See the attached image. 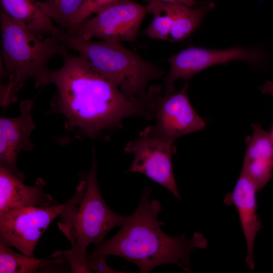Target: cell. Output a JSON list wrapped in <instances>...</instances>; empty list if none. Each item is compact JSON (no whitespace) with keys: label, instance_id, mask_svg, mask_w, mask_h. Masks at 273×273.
Here are the masks:
<instances>
[{"label":"cell","instance_id":"4","mask_svg":"<svg viewBox=\"0 0 273 273\" xmlns=\"http://www.w3.org/2000/svg\"><path fill=\"white\" fill-rule=\"evenodd\" d=\"M67 46L82 55L98 71L116 84L127 97L151 103L148 84L164 72L135 51L115 41L84 40L63 31L58 35Z\"/></svg>","mask_w":273,"mask_h":273},{"label":"cell","instance_id":"5","mask_svg":"<svg viewBox=\"0 0 273 273\" xmlns=\"http://www.w3.org/2000/svg\"><path fill=\"white\" fill-rule=\"evenodd\" d=\"M97 162L94 153L90 171L79 174L86 182L84 195L80 202L64 211L60 221L69 226L81 251L90 244L99 245L113 228L121 225L127 215L113 212L104 201L97 178Z\"/></svg>","mask_w":273,"mask_h":273},{"label":"cell","instance_id":"17","mask_svg":"<svg viewBox=\"0 0 273 273\" xmlns=\"http://www.w3.org/2000/svg\"><path fill=\"white\" fill-rule=\"evenodd\" d=\"M66 261V258L58 251L47 258L37 259L16 252L0 243V273L36 272L41 268L62 264Z\"/></svg>","mask_w":273,"mask_h":273},{"label":"cell","instance_id":"6","mask_svg":"<svg viewBox=\"0 0 273 273\" xmlns=\"http://www.w3.org/2000/svg\"><path fill=\"white\" fill-rule=\"evenodd\" d=\"M74 194L62 204L16 208L0 213V243L34 256L40 237L52 221L66 209L78 204L86 188L81 178Z\"/></svg>","mask_w":273,"mask_h":273},{"label":"cell","instance_id":"8","mask_svg":"<svg viewBox=\"0 0 273 273\" xmlns=\"http://www.w3.org/2000/svg\"><path fill=\"white\" fill-rule=\"evenodd\" d=\"M124 152L134 157L127 172L145 175L180 199L172 164V155L176 152L174 142L159 135L152 125L148 126L126 144Z\"/></svg>","mask_w":273,"mask_h":273},{"label":"cell","instance_id":"1","mask_svg":"<svg viewBox=\"0 0 273 273\" xmlns=\"http://www.w3.org/2000/svg\"><path fill=\"white\" fill-rule=\"evenodd\" d=\"M62 57V67L50 71L49 83L57 88L51 104L65 117L68 128L93 138L129 117L153 118L149 104L127 97L82 55L67 52Z\"/></svg>","mask_w":273,"mask_h":273},{"label":"cell","instance_id":"18","mask_svg":"<svg viewBox=\"0 0 273 273\" xmlns=\"http://www.w3.org/2000/svg\"><path fill=\"white\" fill-rule=\"evenodd\" d=\"M145 1L147 3L148 13L152 14L153 18L144 30V35L152 39L168 40L172 20L165 10L163 2L159 0Z\"/></svg>","mask_w":273,"mask_h":273},{"label":"cell","instance_id":"19","mask_svg":"<svg viewBox=\"0 0 273 273\" xmlns=\"http://www.w3.org/2000/svg\"><path fill=\"white\" fill-rule=\"evenodd\" d=\"M84 0H46L37 4L52 19L67 28Z\"/></svg>","mask_w":273,"mask_h":273},{"label":"cell","instance_id":"10","mask_svg":"<svg viewBox=\"0 0 273 273\" xmlns=\"http://www.w3.org/2000/svg\"><path fill=\"white\" fill-rule=\"evenodd\" d=\"M188 81L181 89L162 93L161 88L153 86L154 130L162 137L174 141L180 136L205 129L206 123L193 107L187 94Z\"/></svg>","mask_w":273,"mask_h":273},{"label":"cell","instance_id":"25","mask_svg":"<svg viewBox=\"0 0 273 273\" xmlns=\"http://www.w3.org/2000/svg\"><path fill=\"white\" fill-rule=\"evenodd\" d=\"M270 133L271 134V138H272V141H273V125H272V127L271 128V130Z\"/></svg>","mask_w":273,"mask_h":273},{"label":"cell","instance_id":"16","mask_svg":"<svg viewBox=\"0 0 273 273\" xmlns=\"http://www.w3.org/2000/svg\"><path fill=\"white\" fill-rule=\"evenodd\" d=\"M162 2L172 20L168 39L172 42H181L190 36L215 6L214 3L210 0L201 2L196 7Z\"/></svg>","mask_w":273,"mask_h":273},{"label":"cell","instance_id":"2","mask_svg":"<svg viewBox=\"0 0 273 273\" xmlns=\"http://www.w3.org/2000/svg\"><path fill=\"white\" fill-rule=\"evenodd\" d=\"M151 192V187L143 190L133 213L127 216L112 238L104 240L87 254L88 260L114 255L135 264L141 273L150 272L165 264H175L191 272L190 253L197 248H205L207 241L199 232H195L190 240L185 235L174 237L165 234L161 229L164 223L157 218L161 203L158 200H150Z\"/></svg>","mask_w":273,"mask_h":273},{"label":"cell","instance_id":"21","mask_svg":"<svg viewBox=\"0 0 273 273\" xmlns=\"http://www.w3.org/2000/svg\"><path fill=\"white\" fill-rule=\"evenodd\" d=\"M117 1L118 0H84L80 9L71 20L70 24L67 28L81 23L84 21L88 19V18L93 14H97Z\"/></svg>","mask_w":273,"mask_h":273},{"label":"cell","instance_id":"3","mask_svg":"<svg viewBox=\"0 0 273 273\" xmlns=\"http://www.w3.org/2000/svg\"><path fill=\"white\" fill-rule=\"evenodd\" d=\"M1 32V105L17 100L25 81L32 79L36 88L49 83L48 65L55 56L62 55L69 48L56 35L41 39L20 22L0 10Z\"/></svg>","mask_w":273,"mask_h":273},{"label":"cell","instance_id":"23","mask_svg":"<svg viewBox=\"0 0 273 273\" xmlns=\"http://www.w3.org/2000/svg\"><path fill=\"white\" fill-rule=\"evenodd\" d=\"M161 2L170 3L183 5L189 7H196L198 6L200 2L196 0H159Z\"/></svg>","mask_w":273,"mask_h":273},{"label":"cell","instance_id":"9","mask_svg":"<svg viewBox=\"0 0 273 273\" xmlns=\"http://www.w3.org/2000/svg\"><path fill=\"white\" fill-rule=\"evenodd\" d=\"M265 59L263 53L256 49L240 47L224 49L188 47L168 59L170 68L164 79V93L174 92V83L176 80L183 78L188 81L195 74L210 67L235 61L256 65L262 63Z\"/></svg>","mask_w":273,"mask_h":273},{"label":"cell","instance_id":"15","mask_svg":"<svg viewBox=\"0 0 273 273\" xmlns=\"http://www.w3.org/2000/svg\"><path fill=\"white\" fill-rule=\"evenodd\" d=\"M1 9L20 22L40 39L57 36L64 31L57 27L52 19L37 4L36 0H0Z\"/></svg>","mask_w":273,"mask_h":273},{"label":"cell","instance_id":"22","mask_svg":"<svg viewBox=\"0 0 273 273\" xmlns=\"http://www.w3.org/2000/svg\"><path fill=\"white\" fill-rule=\"evenodd\" d=\"M88 266L91 271L96 273H123L124 271H118L111 268L107 264L105 256H99L88 260Z\"/></svg>","mask_w":273,"mask_h":273},{"label":"cell","instance_id":"14","mask_svg":"<svg viewBox=\"0 0 273 273\" xmlns=\"http://www.w3.org/2000/svg\"><path fill=\"white\" fill-rule=\"evenodd\" d=\"M46 181L36 179L34 185L27 186L5 168L0 167V213L29 206L58 204L43 189Z\"/></svg>","mask_w":273,"mask_h":273},{"label":"cell","instance_id":"24","mask_svg":"<svg viewBox=\"0 0 273 273\" xmlns=\"http://www.w3.org/2000/svg\"><path fill=\"white\" fill-rule=\"evenodd\" d=\"M260 89L263 94H268L273 96V82L270 81L266 82L260 87Z\"/></svg>","mask_w":273,"mask_h":273},{"label":"cell","instance_id":"20","mask_svg":"<svg viewBox=\"0 0 273 273\" xmlns=\"http://www.w3.org/2000/svg\"><path fill=\"white\" fill-rule=\"evenodd\" d=\"M58 227L69 240L72 246L70 250L61 251L62 254L66 258L67 262L69 263L72 272H92L88 266L87 254L81 251L69 226L60 221Z\"/></svg>","mask_w":273,"mask_h":273},{"label":"cell","instance_id":"11","mask_svg":"<svg viewBox=\"0 0 273 273\" xmlns=\"http://www.w3.org/2000/svg\"><path fill=\"white\" fill-rule=\"evenodd\" d=\"M32 101L26 100L20 104V114L13 118H0V167L23 181L25 176L17 166L21 151H30L34 145L30 137L35 125L31 115Z\"/></svg>","mask_w":273,"mask_h":273},{"label":"cell","instance_id":"7","mask_svg":"<svg viewBox=\"0 0 273 273\" xmlns=\"http://www.w3.org/2000/svg\"><path fill=\"white\" fill-rule=\"evenodd\" d=\"M148 13L146 6L133 0H118L80 24L66 28V32L84 40L134 42Z\"/></svg>","mask_w":273,"mask_h":273},{"label":"cell","instance_id":"13","mask_svg":"<svg viewBox=\"0 0 273 273\" xmlns=\"http://www.w3.org/2000/svg\"><path fill=\"white\" fill-rule=\"evenodd\" d=\"M252 135L245 139L246 150L241 172L256 184L259 191L271 179L273 169V141L260 123L251 124Z\"/></svg>","mask_w":273,"mask_h":273},{"label":"cell","instance_id":"12","mask_svg":"<svg viewBox=\"0 0 273 273\" xmlns=\"http://www.w3.org/2000/svg\"><path fill=\"white\" fill-rule=\"evenodd\" d=\"M258 192L254 181L241 171L233 191L224 199L225 204L234 205L237 210L246 243L245 262L247 267L251 270L255 267L253 248L255 238L263 227L257 213Z\"/></svg>","mask_w":273,"mask_h":273}]
</instances>
